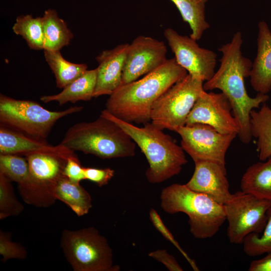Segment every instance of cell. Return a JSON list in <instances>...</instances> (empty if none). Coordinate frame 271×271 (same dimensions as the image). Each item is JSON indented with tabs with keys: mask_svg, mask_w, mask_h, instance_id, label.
<instances>
[{
	"mask_svg": "<svg viewBox=\"0 0 271 271\" xmlns=\"http://www.w3.org/2000/svg\"><path fill=\"white\" fill-rule=\"evenodd\" d=\"M242 42V34L238 31L230 42L218 48L222 53L220 67L212 77L203 83V88L206 91L219 89L227 97L239 126L237 136L242 143L247 144L252 139L250 112L269 97L267 94L260 93L251 97L247 92L245 79L249 77L253 63L243 56Z\"/></svg>",
	"mask_w": 271,
	"mask_h": 271,
	"instance_id": "obj_1",
	"label": "cell"
},
{
	"mask_svg": "<svg viewBox=\"0 0 271 271\" xmlns=\"http://www.w3.org/2000/svg\"><path fill=\"white\" fill-rule=\"evenodd\" d=\"M187 74L175 58L167 59L143 78L121 85L109 95L105 109L127 122H148L155 101Z\"/></svg>",
	"mask_w": 271,
	"mask_h": 271,
	"instance_id": "obj_2",
	"label": "cell"
},
{
	"mask_svg": "<svg viewBox=\"0 0 271 271\" xmlns=\"http://www.w3.org/2000/svg\"><path fill=\"white\" fill-rule=\"evenodd\" d=\"M100 115L119 125L140 148L149 164L146 172L149 182L161 183L178 175L187 163L182 147L152 122L138 127L116 117L105 109Z\"/></svg>",
	"mask_w": 271,
	"mask_h": 271,
	"instance_id": "obj_3",
	"label": "cell"
},
{
	"mask_svg": "<svg viewBox=\"0 0 271 271\" xmlns=\"http://www.w3.org/2000/svg\"><path fill=\"white\" fill-rule=\"evenodd\" d=\"M60 144L74 152L103 159L130 157L136 154V144L130 136L114 122L100 115L94 121L70 127Z\"/></svg>",
	"mask_w": 271,
	"mask_h": 271,
	"instance_id": "obj_4",
	"label": "cell"
},
{
	"mask_svg": "<svg viewBox=\"0 0 271 271\" xmlns=\"http://www.w3.org/2000/svg\"><path fill=\"white\" fill-rule=\"evenodd\" d=\"M160 198L161 208L167 213L188 215L190 232L196 238L213 237L226 220L223 204L186 184H174L164 188Z\"/></svg>",
	"mask_w": 271,
	"mask_h": 271,
	"instance_id": "obj_5",
	"label": "cell"
},
{
	"mask_svg": "<svg viewBox=\"0 0 271 271\" xmlns=\"http://www.w3.org/2000/svg\"><path fill=\"white\" fill-rule=\"evenodd\" d=\"M77 156L71 150L62 152H36L25 156L29 166V177L18 185L24 201L37 207H48L57 200L55 190L64 175L67 160Z\"/></svg>",
	"mask_w": 271,
	"mask_h": 271,
	"instance_id": "obj_6",
	"label": "cell"
},
{
	"mask_svg": "<svg viewBox=\"0 0 271 271\" xmlns=\"http://www.w3.org/2000/svg\"><path fill=\"white\" fill-rule=\"evenodd\" d=\"M83 106H75L62 111L49 110L36 101L19 100L0 95L1 125L34 138L46 140L61 118L81 111Z\"/></svg>",
	"mask_w": 271,
	"mask_h": 271,
	"instance_id": "obj_7",
	"label": "cell"
},
{
	"mask_svg": "<svg viewBox=\"0 0 271 271\" xmlns=\"http://www.w3.org/2000/svg\"><path fill=\"white\" fill-rule=\"evenodd\" d=\"M61 246L75 271H117L111 247L107 239L94 227L77 230H64Z\"/></svg>",
	"mask_w": 271,
	"mask_h": 271,
	"instance_id": "obj_8",
	"label": "cell"
},
{
	"mask_svg": "<svg viewBox=\"0 0 271 271\" xmlns=\"http://www.w3.org/2000/svg\"><path fill=\"white\" fill-rule=\"evenodd\" d=\"M204 90L203 81L187 74L155 101L151 122L160 129L176 132L186 125L191 110Z\"/></svg>",
	"mask_w": 271,
	"mask_h": 271,
	"instance_id": "obj_9",
	"label": "cell"
},
{
	"mask_svg": "<svg viewBox=\"0 0 271 271\" xmlns=\"http://www.w3.org/2000/svg\"><path fill=\"white\" fill-rule=\"evenodd\" d=\"M271 202L242 191L232 194L224 204L228 221L227 236L232 243H242L249 234L262 233Z\"/></svg>",
	"mask_w": 271,
	"mask_h": 271,
	"instance_id": "obj_10",
	"label": "cell"
},
{
	"mask_svg": "<svg viewBox=\"0 0 271 271\" xmlns=\"http://www.w3.org/2000/svg\"><path fill=\"white\" fill-rule=\"evenodd\" d=\"M181 138V146L193 159L210 161L225 166V155L236 133L223 134L213 127L196 123L186 124L176 131Z\"/></svg>",
	"mask_w": 271,
	"mask_h": 271,
	"instance_id": "obj_11",
	"label": "cell"
},
{
	"mask_svg": "<svg viewBox=\"0 0 271 271\" xmlns=\"http://www.w3.org/2000/svg\"><path fill=\"white\" fill-rule=\"evenodd\" d=\"M164 36L177 62L188 74L203 82L212 77L217 58L214 52L199 47L196 40L172 28L166 29Z\"/></svg>",
	"mask_w": 271,
	"mask_h": 271,
	"instance_id": "obj_12",
	"label": "cell"
},
{
	"mask_svg": "<svg viewBox=\"0 0 271 271\" xmlns=\"http://www.w3.org/2000/svg\"><path fill=\"white\" fill-rule=\"evenodd\" d=\"M167 47L164 42L139 36L127 48L122 74V84L137 80L163 64ZM121 84V85H122Z\"/></svg>",
	"mask_w": 271,
	"mask_h": 271,
	"instance_id": "obj_13",
	"label": "cell"
},
{
	"mask_svg": "<svg viewBox=\"0 0 271 271\" xmlns=\"http://www.w3.org/2000/svg\"><path fill=\"white\" fill-rule=\"evenodd\" d=\"M196 123L209 125L223 134L238 135L239 130L230 102L222 92L205 90L202 92L191 110L186 124Z\"/></svg>",
	"mask_w": 271,
	"mask_h": 271,
	"instance_id": "obj_14",
	"label": "cell"
},
{
	"mask_svg": "<svg viewBox=\"0 0 271 271\" xmlns=\"http://www.w3.org/2000/svg\"><path fill=\"white\" fill-rule=\"evenodd\" d=\"M194 173L186 184L190 189L224 204L231 197L225 166L210 161H197Z\"/></svg>",
	"mask_w": 271,
	"mask_h": 271,
	"instance_id": "obj_15",
	"label": "cell"
},
{
	"mask_svg": "<svg viewBox=\"0 0 271 271\" xmlns=\"http://www.w3.org/2000/svg\"><path fill=\"white\" fill-rule=\"evenodd\" d=\"M128 43L101 52L96 58L98 63L93 97L111 94L122 84V74Z\"/></svg>",
	"mask_w": 271,
	"mask_h": 271,
	"instance_id": "obj_16",
	"label": "cell"
},
{
	"mask_svg": "<svg viewBox=\"0 0 271 271\" xmlns=\"http://www.w3.org/2000/svg\"><path fill=\"white\" fill-rule=\"evenodd\" d=\"M256 56L252 63L250 81L257 93L267 94L271 90V31L266 23L258 25Z\"/></svg>",
	"mask_w": 271,
	"mask_h": 271,
	"instance_id": "obj_17",
	"label": "cell"
},
{
	"mask_svg": "<svg viewBox=\"0 0 271 271\" xmlns=\"http://www.w3.org/2000/svg\"><path fill=\"white\" fill-rule=\"evenodd\" d=\"M68 148L53 146L46 140L38 139L0 124V154L26 156L36 152H62Z\"/></svg>",
	"mask_w": 271,
	"mask_h": 271,
	"instance_id": "obj_18",
	"label": "cell"
},
{
	"mask_svg": "<svg viewBox=\"0 0 271 271\" xmlns=\"http://www.w3.org/2000/svg\"><path fill=\"white\" fill-rule=\"evenodd\" d=\"M241 191L271 202V156L249 166L240 181Z\"/></svg>",
	"mask_w": 271,
	"mask_h": 271,
	"instance_id": "obj_19",
	"label": "cell"
},
{
	"mask_svg": "<svg viewBox=\"0 0 271 271\" xmlns=\"http://www.w3.org/2000/svg\"><path fill=\"white\" fill-rule=\"evenodd\" d=\"M97 79V69L87 70L82 76L63 88L57 94L43 95L40 100L44 103L58 102L60 105L70 102L88 101L93 97Z\"/></svg>",
	"mask_w": 271,
	"mask_h": 271,
	"instance_id": "obj_20",
	"label": "cell"
},
{
	"mask_svg": "<svg viewBox=\"0 0 271 271\" xmlns=\"http://www.w3.org/2000/svg\"><path fill=\"white\" fill-rule=\"evenodd\" d=\"M44 32V50L60 51L68 45L73 34L56 10L48 9L42 17Z\"/></svg>",
	"mask_w": 271,
	"mask_h": 271,
	"instance_id": "obj_21",
	"label": "cell"
},
{
	"mask_svg": "<svg viewBox=\"0 0 271 271\" xmlns=\"http://www.w3.org/2000/svg\"><path fill=\"white\" fill-rule=\"evenodd\" d=\"M250 128L252 138L257 139L259 159L264 161L271 156V107L264 103L251 111Z\"/></svg>",
	"mask_w": 271,
	"mask_h": 271,
	"instance_id": "obj_22",
	"label": "cell"
},
{
	"mask_svg": "<svg viewBox=\"0 0 271 271\" xmlns=\"http://www.w3.org/2000/svg\"><path fill=\"white\" fill-rule=\"evenodd\" d=\"M55 196L68 205L78 216L89 212L92 207V199L89 193L80 185L64 176L58 183Z\"/></svg>",
	"mask_w": 271,
	"mask_h": 271,
	"instance_id": "obj_23",
	"label": "cell"
},
{
	"mask_svg": "<svg viewBox=\"0 0 271 271\" xmlns=\"http://www.w3.org/2000/svg\"><path fill=\"white\" fill-rule=\"evenodd\" d=\"M179 10L184 22L188 23L190 37L199 40L203 33L210 28L206 20L205 7L208 0H170Z\"/></svg>",
	"mask_w": 271,
	"mask_h": 271,
	"instance_id": "obj_24",
	"label": "cell"
},
{
	"mask_svg": "<svg viewBox=\"0 0 271 271\" xmlns=\"http://www.w3.org/2000/svg\"><path fill=\"white\" fill-rule=\"evenodd\" d=\"M45 60L54 74L57 87L64 88L87 70L86 64L73 63L65 60L60 51L44 50Z\"/></svg>",
	"mask_w": 271,
	"mask_h": 271,
	"instance_id": "obj_25",
	"label": "cell"
},
{
	"mask_svg": "<svg viewBox=\"0 0 271 271\" xmlns=\"http://www.w3.org/2000/svg\"><path fill=\"white\" fill-rule=\"evenodd\" d=\"M13 32L21 36L29 47L33 50H43L44 32L42 17L21 15L17 18L13 26Z\"/></svg>",
	"mask_w": 271,
	"mask_h": 271,
	"instance_id": "obj_26",
	"label": "cell"
},
{
	"mask_svg": "<svg viewBox=\"0 0 271 271\" xmlns=\"http://www.w3.org/2000/svg\"><path fill=\"white\" fill-rule=\"evenodd\" d=\"M0 173L11 182L23 185L29 177L28 161L20 155L0 154Z\"/></svg>",
	"mask_w": 271,
	"mask_h": 271,
	"instance_id": "obj_27",
	"label": "cell"
},
{
	"mask_svg": "<svg viewBox=\"0 0 271 271\" xmlns=\"http://www.w3.org/2000/svg\"><path fill=\"white\" fill-rule=\"evenodd\" d=\"M262 234L252 233L245 237L243 243L244 252L255 256L271 252V206L267 211V221Z\"/></svg>",
	"mask_w": 271,
	"mask_h": 271,
	"instance_id": "obj_28",
	"label": "cell"
},
{
	"mask_svg": "<svg viewBox=\"0 0 271 271\" xmlns=\"http://www.w3.org/2000/svg\"><path fill=\"white\" fill-rule=\"evenodd\" d=\"M11 181L0 173V219L18 216L24 206L15 195Z\"/></svg>",
	"mask_w": 271,
	"mask_h": 271,
	"instance_id": "obj_29",
	"label": "cell"
},
{
	"mask_svg": "<svg viewBox=\"0 0 271 271\" xmlns=\"http://www.w3.org/2000/svg\"><path fill=\"white\" fill-rule=\"evenodd\" d=\"M0 254L3 256L2 261L10 259H25L27 257V251L21 244L12 241L10 233L0 231Z\"/></svg>",
	"mask_w": 271,
	"mask_h": 271,
	"instance_id": "obj_30",
	"label": "cell"
},
{
	"mask_svg": "<svg viewBox=\"0 0 271 271\" xmlns=\"http://www.w3.org/2000/svg\"><path fill=\"white\" fill-rule=\"evenodd\" d=\"M150 217L151 221L156 228L164 236V237L170 241L180 251L182 254L185 257V258L191 265L192 268L196 271L199 270V269L195 261L191 259L187 254L180 247L179 243L174 238V236L172 233L164 225L157 211L153 208L151 209L150 211Z\"/></svg>",
	"mask_w": 271,
	"mask_h": 271,
	"instance_id": "obj_31",
	"label": "cell"
},
{
	"mask_svg": "<svg viewBox=\"0 0 271 271\" xmlns=\"http://www.w3.org/2000/svg\"><path fill=\"white\" fill-rule=\"evenodd\" d=\"M84 172L85 180L96 183L99 187L107 185L114 174V171L109 168H84Z\"/></svg>",
	"mask_w": 271,
	"mask_h": 271,
	"instance_id": "obj_32",
	"label": "cell"
},
{
	"mask_svg": "<svg viewBox=\"0 0 271 271\" xmlns=\"http://www.w3.org/2000/svg\"><path fill=\"white\" fill-rule=\"evenodd\" d=\"M64 175L71 181L80 183L85 180L84 167L81 166L77 156L69 158L66 164Z\"/></svg>",
	"mask_w": 271,
	"mask_h": 271,
	"instance_id": "obj_33",
	"label": "cell"
},
{
	"mask_svg": "<svg viewBox=\"0 0 271 271\" xmlns=\"http://www.w3.org/2000/svg\"><path fill=\"white\" fill-rule=\"evenodd\" d=\"M149 256L161 262L170 271H182L183 268L175 258L170 254L165 249H158L151 252Z\"/></svg>",
	"mask_w": 271,
	"mask_h": 271,
	"instance_id": "obj_34",
	"label": "cell"
},
{
	"mask_svg": "<svg viewBox=\"0 0 271 271\" xmlns=\"http://www.w3.org/2000/svg\"><path fill=\"white\" fill-rule=\"evenodd\" d=\"M249 271H271V252L264 257L251 261Z\"/></svg>",
	"mask_w": 271,
	"mask_h": 271,
	"instance_id": "obj_35",
	"label": "cell"
}]
</instances>
